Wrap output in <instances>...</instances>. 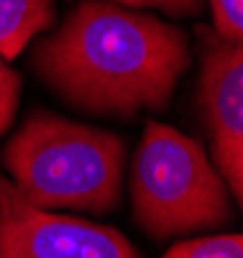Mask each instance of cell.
Listing matches in <instances>:
<instances>
[{"instance_id": "obj_4", "label": "cell", "mask_w": 243, "mask_h": 258, "mask_svg": "<svg viewBox=\"0 0 243 258\" xmlns=\"http://www.w3.org/2000/svg\"><path fill=\"white\" fill-rule=\"evenodd\" d=\"M0 258H141L110 225L26 202L0 171Z\"/></svg>"}, {"instance_id": "obj_6", "label": "cell", "mask_w": 243, "mask_h": 258, "mask_svg": "<svg viewBox=\"0 0 243 258\" xmlns=\"http://www.w3.org/2000/svg\"><path fill=\"white\" fill-rule=\"evenodd\" d=\"M56 21L54 0H0V56L16 59Z\"/></svg>"}, {"instance_id": "obj_2", "label": "cell", "mask_w": 243, "mask_h": 258, "mask_svg": "<svg viewBox=\"0 0 243 258\" xmlns=\"http://www.w3.org/2000/svg\"><path fill=\"white\" fill-rule=\"evenodd\" d=\"M126 156L118 133L33 107L3 146L0 164L33 207L108 215L120 202Z\"/></svg>"}, {"instance_id": "obj_9", "label": "cell", "mask_w": 243, "mask_h": 258, "mask_svg": "<svg viewBox=\"0 0 243 258\" xmlns=\"http://www.w3.org/2000/svg\"><path fill=\"white\" fill-rule=\"evenodd\" d=\"M213 13V31L220 39H243V0H207Z\"/></svg>"}, {"instance_id": "obj_7", "label": "cell", "mask_w": 243, "mask_h": 258, "mask_svg": "<svg viewBox=\"0 0 243 258\" xmlns=\"http://www.w3.org/2000/svg\"><path fill=\"white\" fill-rule=\"evenodd\" d=\"M161 258H243V238L240 233L200 235V238L179 240Z\"/></svg>"}, {"instance_id": "obj_10", "label": "cell", "mask_w": 243, "mask_h": 258, "mask_svg": "<svg viewBox=\"0 0 243 258\" xmlns=\"http://www.w3.org/2000/svg\"><path fill=\"white\" fill-rule=\"evenodd\" d=\"M113 3H120L133 11H161L174 18H192L205 11V0H113Z\"/></svg>"}, {"instance_id": "obj_1", "label": "cell", "mask_w": 243, "mask_h": 258, "mask_svg": "<svg viewBox=\"0 0 243 258\" xmlns=\"http://www.w3.org/2000/svg\"><path fill=\"white\" fill-rule=\"evenodd\" d=\"M190 61L179 26L113 0H82L31 51V69L62 102L115 120L164 110Z\"/></svg>"}, {"instance_id": "obj_5", "label": "cell", "mask_w": 243, "mask_h": 258, "mask_svg": "<svg viewBox=\"0 0 243 258\" xmlns=\"http://www.w3.org/2000/svg\"><path fill=\"white\" fill-rule=\"evenodd\" d=\"M197 110L218 174L235 205L243 200V46L200 28Z\"/></svg>"}, {"instance_id": "obj_3", "label": "cell", "mask_w": 243, "mask_h": 258, "mask_svg": "<svg viewBox=\"0 0 243 258\" xmlns=\"http://www.w3.org/2000/svg\"><path fill=\"white\" fill-rule=\"evenodd\" d=\"M128 192L136 225L154 240L218 230L233 220L230 192L205 146L159 120H149L138 141Z\"/></svg>"}, {"instance_id": "obj_8", "label": "cell", "mask_w": 243, "mask_h": 258, "mask_svg": "<svg viewBox=\"0 0 243 258\" xmlns=\"http://www.w3.org/2000/svg\"><path fill=\"white\" fill-rule=\"evenodd\" d=\"M21 87H23V77L0 56V136L11 128V123L18 113Z\"/></svg>"}]
</instances>
